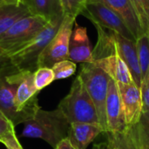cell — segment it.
Returning <instances> with one entry per match:
<instances>
[{"label":"cell","instance_id":"cell-1","mask_svg":"<svg viewBox=\"0 0 149 149\" xmlns=\"http://www.w3.org/2000/svg\"><path fill=\"white\" fill-rule=\"evenodd\" d=\"M70 123L58 107L52 111L43 110L40 107L32 119L24 122L23 137L41 139L53 148L65 138H67Z\"/></svg>","mask_w":149,"mask_h":149},{"label":"cell","instance_id":"cell-2","mask_svg":"<svg viewBox=\"0 0 149 149\" xmlns=\"http://www.w3.org/2000/svg\"><path fill=\"white\" fill-rule=\"evenodd\" d=\"M58 107L70 124L77 122L100 124L94 103L79 75L73 80L69 93L60 101Z\"/></svg>","mask_w":149,"mask_h":149},{"label":"cell","instance_id":"cell-3","mask_svg":"<svg viewBox=\"0 0 149 149\" xmlns=\"http://www.w3.org/2000/svg\"><path fill=\"white\" fill-rule=\"evenodd\" d=\"M63 18L64 15H60L50 20L30 43L9 57L10 63L20 71L35 72L41 53L57 33Z\"/></svg>","mask_w":149,"mask_h":149},{"label":"cell","instance_id":"cell-4","mask_svg":"<svg viewBox=\"0 0 149 149\" xmlns=\"http://www.w3.org/2000/svg\"><path fill=\"white\" fill-rule=\"evenodd\" d=\"M79 76L94 103L100 124L107 133L106 100L111 77L93 63H83Z\"/></svg>","mask_w":149,"mask_h":149},{"label":"cell","instance_id":"cell-5","mask_svg":"<svg viewBox=\"0 0 149 149\" xmlns=\"http://www.w3.org/2000/svg\"><path fill=\"white\" fill-rule=\"evenodd\" d=\"M48 22L45 18L35 15L19 19L0 37V50L10 57L30 43Z\"/></svg>","mask_w":149,"mask_h":149},{"label":"cell","instance_id":"cell-6","mask_svg":"<svg viewBox=\"0 0 149 149\" xmlns=\"http://www.w3.org/2000/svg\"><path fill=\"white\" fill-rule=\"evenodd\" d=\"M18 72L19 70L11 63L0 69V111L15 127L24 123V120L16 106Z\"/></svg>","mask_w":149,"mask_h":149},{"label":"cell","instance_id":"cell-7","mask_svg":"<svg viewBox=\"0 0 149 149\" xmlns=\"http://www.w3.org/2000/svg\"><path fill=\"white\" fill-rule=\"evenodd\" d=\"M75 20L74 17L64 16L57 33L41 53L38 61V68H52L57 62L68 59L69 43Z\"/></svg>","mask_w":149,"mask_h":149},{"label":"cell","instance_id":"cell-8","mask_svg":"<svg viewBox=\"0 0 149 149\" xmlns=\"http://www.w3.org/2000/svg\"><path fill=\"white\" fill-rule=\"evenodd\" d=\"M81 14L90 19L93 24L107 28L127 39L135 41L134 37L123 19L103 3L96 0L87 1Z\"/></svg>","mask_w":149,"mask_h":149},{"label":"cell","instance_id":"cell-9","mask_svg":"<svg viewBox=\"0 0 149 149\" xmlns=\"http://www.w3.org/2000/svg\"><path fill=\"white\" fill-rule=\"evenodd\" d=\"M107 133H120L127 127L125 120L122 105L117 83L112 78L109 80L108 91L106 100Z\"/></svg>","mask_w":149,"mask_h":149},{"label":"cell","instance_id":"cell-10","mask_svg":"<svg viewBox=\"0 0 149 149\" xmlns=\"http://www.w3.org/2000/svg\"><path fill=\"white\" fill-rule=\"evenodd\" d=\"M117 86L126 124L127 127L135 125L139 121L142 113L141 89L134 82L131 84L117 83Z\"/></svg>","mask_w":149,"mask_h":149},{"label":"cell","instance_id":"cell-11","mask_svg":"<svg viewBox=\"0 0 149 149\" xmlns=\"http://www.w3.org/2000/svg\"><path fill=\"white\" fill-rule=\"evenodd\" d=\"M68 59L74 63H93V50L86 27L74 23L70 43Z\"/></svg>","mask_w":149,"mask_h":149},{"label":"cell","instance_id":"cell-12","mask_svg":"<svg viewBox=\"0 0 149 149\" xmlns=\"http://www.w3.org/2000/svg\"><path fill=\"white\" fill-rule=\"evenodd\" d=\"M112 33L114 40L116 52L127 65L131 72L134 83L138 87H140L142 76H141V71L139 64L135 41L127 39L113 31H112Z\"/></svg>","mask_w":149,"mask_h":149},{"label":"cell","instance_id":"cell-13","mask_svg":"<svg viewBox=\"0 0 149 149\" xmlns=\"http://www.w3.org/2000/svg\"><path fill=\"white\" fill-rule=\"evenodd\" d=\"M89 1V0H88ZM115 11L125 22L135 40L144 34L139 17L130 0H96Z\"/></svg>","mask_w":149,"mask_h":149},{"label":"cell","instance_id":"cell-14","mask_svg":"<svg viewBox=\"0 0 149 149\" xmlns=\"http://www.w3.org/2000/svg\"><path fill=\"white\" fill-rule=\"evenodd\" d=\"M104 130L100 124L95 123H71L67 138L77 149H86L96 137Z\"/></svg>","mask_w":149,"mask_h":149},{"label":"cell","instance_id":"cell-15","mask_svg":"<svg viewBox=\"0 0 149 149\" xmlns=\"http://www.w3.org/2000/svg\"><path fill=\"white\" fill-rule=\"evenodd\" d=\"M93 63L103 69L117 83L131 84L134 82L127 65L120 57L116 52V49L113 54L106 58L95 60Z\"/></svg>","mask_w":149,"mask_h":149},{"label":"cell","instance_id":"cell-16","mask_svg":"<svg viewBox=\"0 0 149 149\" xmlns=\"http://www.w3.org/2000/svg\"><path fill=\"white\" fill-rule=\"evenodd\" d=\"M30 11L31 15L40 16L47 21L63 15L60 3L49 0H19Z\"/></svg>","mask_w":149,"mask_h":149},{"label":"cell","instance_id":"cell-17","mask_svg":"<svg viewBox=\"0 0 149 149\" xmlns=\"http://www.w3.org/2000/svg\"><path fill=\"white\" fill-rule=\"evenodd\" d=\"M31 15L28 9L23 4L0 5V37L5 33L17 21Z\"/></svg>","mask_w":149,"mask_h":149},{"label":"cell","instance_id":"cell-18","mask_svg":"<svg viewBox=\"0 0 149 149\" xmlns=\"http://www.w3.org/2000/svg\"><path fill=\"white\" fill-rule=\"evenodd\" d=\"M141 76L147 72L149 67V33L146 32L135 40Z\"/></svg>","mask_w":149,"mask_h":149},{"label":"cell","instance_id":"cell-19","mask_svg":"<svg viewBox=\"0 0 149 149\" xmlns=\"http://www.w3.org/2000/svg\"><path fill=\"white\" fill-rule=\"evenodd\" d=\"M109 143L119 149H139L128 127L123 132L109 133Z\"/></svg>","mask_w":149,"mask_h":149},{"label":"cell","instance_id":"cell-20","mask_svg":"<svg viewBox=\"0 0 149 149\" xmlns=\"http://www.w3.org/2000/svg\"><path fill=\"white\" fill-rule=\"evenodd\" d=\"M53 73H54V79H63L69 78L72 76L77 69L76 63L72 62L70 59H65L57 62L54 64L52 67Z\"/></svg>","mask_w":149,"mask_h":149},{"label":"cell","instance_id":"cell-21","mask_svg":"<svg viewBox=\"0 0 149 149\" xmlns=\"http://www.w3.org/2000/svg\"><path fill=\"white\" fill-rule=\"evenodd\" d=\"M55 80L52 68L39 67L34 72V84L38 91H41Z\"/></svg>","mask_w":149,"mask_h":149},{"label":"cell","instance_id":"cell-22","mask_svg":"<svg viewBox=\"0 0 149 149\" xmlns=\"http://www.w3.org/2000/svg\"><path fill=\"white\" fill-rule=\"evenodd\" d=\"M139 17L144 33L149 31V0H130Z\"/></svg>","mask_w":149,"mask_h":149},{"label":"cell","instance_id":"cell-23","mask_svg":"<svg viewBox=\"0 0 149 149\" xmlns=\"http://www.w3.org/2000/svg\"><path fill=\"white\" fill-rule=\"evenodd\" d=\"M87 0H60L64 16L76 18L82 13Z\"/></svg>","mask_w":149,"mask_h":149},{"label":"cell","instance_id":"cell-24","mask_svg":"<svg viewBox=\"0 0 149 149\" xmlns=\"http://www.w3.org/2000/svg\"><path fill=\"white\" fill-rule=\"evenodd\" d=\"M15 126L0 111V142L4 144L7 141L16 136Z\"/></svg>","mask_w":149,"mask_h":149},{"label":"cell","instance_id":"cell-25","mask_svg":"<svg viewBox=\"0 0 149 149\" xmlns=\"http://www.w3.org/2000/svg\"><path fill=\"white\" fill-rule=\"evenodd\" d=\"M140 89L142 100V112H145L149 110V67L141 79Z\"/></svg>","mask_w":149,"mask_h":149},{"label":"cell","instance_id":"cell-26","mask_svg":"<svg viewBox=\"0 0 149 149\" xmlns=\"http://www.w3.org/2000/svg\"><path fill=\"white\" fill-rule=\"evenodd\" d=\"M139 149H149V140L142 134L137 124L128 127Z\"/></svg>","mask_w":149,"mask_h":149},{"label":"cell","instance_id":"cell-27","mask_svg":"<svg viewBox=\"0 0 149 149\" xmlns=\"http://www.w3.org/2000/svg\"><path fill=\"white\" fill-rule=\"evenodd\" d=\"M136 124L142 134L149 140V110L141 113L140 120Z\"/></svg>","mask_w":149,"mask_h":149},{"label":"cell","instance_id":"cell-28","mask_svg":"<svg viewBox=\"0 0 149 149\" xmlns=\"http://www.w3.org/2000/svg\"><path fill=\"white\" fill-rule=\"evenodd\" d=\"M3 145L7 149H23L18 140L17 139V136H14L9 141H7Z\"/></svg>","mask_w":149,"mask_h":149},{"label":"cell","instance_id":"cell-29","mask_svg":"<svg viewBox=\"0 0 149 149\" xmlns=\"http://www.w3.org/2000/svg\"><path fill=\"white\" fill-rule=\"evenodd\" d=\"M55 149H77L72 146V144L70 142L68 138L63 139L55 148Z\"/></svg>","mask_w":149,"mask_h":149},{"label":"cell","instance_id":"cell-30","mask_svg":"<svg viewBox=\"0 0 149 149\" xmlns=\"http://www.w3.org/2000/svg\"><path fill=\"white\" fill-rule=\"evenodd\" d=\"M9 63H10V60L9 58V57L7 55H5L1 50H0V69L3 68L4 65H8Z\"/></svg>","mask_w":149,"mask_h":149},{"label":"cell","instance_id":"cell-31","mask_svg":"<svg viewBox=\"0 0 149 149\" xmlns=\"http://www.w3.org/2000/svg\"><path fill=\"white\" fill-rule=\"evenodd\" d=\"M4 3L8 4H19L20 1L19 0H3Z\"/></svg>","mask_w":149,"mask_h":149},{"label":"cell","instance_id":"cell-32","mask_svg":"<svg viewBox=\"0 0 149 149\" xmlns=\"http://www.w3.org/2000/svg\"><path fill=\"white\" fill-rule=\"evenodd\" d=\"M108 149H119L117 147H115L114 145H113V144H111V143H109V148Z\"/></svg>","mask_w":149,"mask_h":149},{"label":"cell","instance_id":"cell-33","mask_svg":"<svg viewBox=\"0 0 149 149\" xmlns=\"http://www.w3.org/2000/svg\"><path fill=\"white\" fill-rule=\"evenodd\" d=\"M49 1H52V2H55V3H60V0H49Z\"/></svg>","mask_w":149,"mask_h":149},{"label":"cell","instance_id":"cell-34","mask_svg":"<svg viewBox=\"0 0 149 149\" xmlns=\"http://www.w3.org/2000/svg\"><path fill=\"white\" fill-rule=\"evenodd\" d=\"M2 4H4V2H3V0H0V5H2Z\"/></svg>","mask_w":149,"mask_h":149},{"label":"cell","instance_id":"cell-35","mask_svg":"<svg viewBox=\"0 0 149 149\" xmlns=\"http://www.w3.org/2000/svg\"><path fill=\"white\" fill-rule=\"evenodd\" d=\"M148 33H149V31H148Z\"/></svg>","mask_w":149,"mask_h":149},{"label":"cell","instance_id":"cell-36","mask_svg":"<svg viewBox=\"0 0 149 149\" xmlns=\"http://www.w3.org/2000/svg\"><path fill=\"white\" fill-rule=\"evenodd\" d=\"M87 1H88V0H87Z\"/></svg>","mask_w":149,"mask_h":149}]
</instances>
